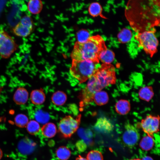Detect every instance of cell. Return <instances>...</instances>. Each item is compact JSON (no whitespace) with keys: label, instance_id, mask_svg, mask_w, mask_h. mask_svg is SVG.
Instances as JSON below:
<instances>
[{"label":"cell","instance_id":"cell-1","mask_svg":"<svg viewBox=\"0 0 160 160\" xmlns=\"http://www.w3.org/2000/svg\"><path fill=\"white\" fill-rule=\"evenodd\" d=\"M160 0H128L125 15L137 33L155 29L160 23Z\"/></svg>","mask_w":160,"mask_h":160},{"label":"cell","instance_id":"cell-2","mask_svg":"<svg viewBox=\"0 0 160 160\" xmlns=\"http://www.w3.org/2000/svg\"><path fill=\"white\" fill-rule=\"evenodd\" d=\"M116 80L114 66L111 64H103L89 79L86 86L80 92V96L85 102H92L96 93L109 85L115 84Z\"/></svg>","mask_w":160,"mask_h":160},{"label":"cell","instance_id":"cell-3","mask_svg":"<svg viewBox=\"0 0 160 160\" xmlns=\"http://www.w3.org/2000/svg\"><path fill=\"white\" fill-rule=\"evenodd\" d=\"M107 49L103 38L97 35L90 36L85 42H76L71 56L72 60H90L99 63L100 55Z\"/></svg>","mask_w":160,"mask_h":160},{"label":"cell","instance_id":"cell-4","mask_svg":"<svg viewBox=\"0 0 160 160\" xmlns=\"http://www.w3.org/2000/svg\"><path fill=\"white\" fill-rule=\"evenodd\" d=\"M99 63L90 60H72L70 68L72 76L77 79L80 84L85 82L95 73L99 68Z\"/></svg>","mask_w":160,"mask_h":160},{"label":"cell","instance_id":"cell-5","mask_svg":"<svg viewBox=\"0 0 160 160\" xmlns=\"http://www.w3.org/2000/svg\"><path fill=\"white\" fill-rule=\"evenodd\" d=\"M155 29L137 33L135 36L146 53L152 57L157 51L158 41L155 33Z\"/></svg>","mask_w":160,"mask_h":160},{"label":"cell","instance_id":"cell-6","mask_svg":"<svg viewBox=\"0 0 160 160\" xmlns=\"http://www.w3.org/2000/svg\"><path fill=\"white\" fill-rule=\"evenodd\" d=\"M81 114L76 118L67 116L61 119L58 124V131L65 138H70L78 129L81 121Z\"/></svg>","mask_w":160,"mask_h":160},{"label":"cell","instance_id":"cell-7","mask_svg":"<svg viewBox=\"0 0 160 160\" xmlns=\"http://www.w3.org/2000/svg\"><path fill=\"white\" fill-rule=\"evenodd\" d=\"M160 117L149 115L143 119L141 122V126L143 131L148 135L153 136V134L159 130Z\"/></svg>","mask_w":160,"mask_h":160},{"label":"cell","instance_id":"cell-8","mask_svg":"<svg viewBox=\"0 0 160 160\" xmlns=\"http://www.w3.org/2000/svg\"><path fill=\"white\" fill-rule=\"evenodd\" d=\"M124 128L122 135L123 141L127 146L132 147L138 141L140 138V134L136 128L129 123L125 124Z\"/></svg>","mask_w":160,"mask_h":160},{"label":"cell","instance_id":"cell-9","mask_svg":"<svg viewBox=\"0 0 160 160\" xmlns=\"http://www.w3.org/2000/svg\"><path fill=\"white\" fill-rule=\"evenodd\" d=\"M113 126L110 121L105 117L98 118L94 125L95 129L103 133H109L113 129Z\"/></svg>","mask_w":160,"mask_h":160},{"label":"cell","instance_id":"cell-10","mask_svg":"<svg viewBox=\"0 0 160 160\" xmlns=\"http://www.w3.org/2000/svg\"><path fill=\"white\" fill-rule=\"evenodd\" d=\"M33 28L19 22L12 28L13 33L17 36L22 37H27L31 33Z\"/></svg>","mask_w":160,"mask_h":160},{"label":"cell","instance_id":"cell-11","mask_svg":"<svg viewBox=\"0 0 160 160\" xmlns=\"http://www.w3.org/2000/svg\"><path fill=\"white\" fill-rule=\"evenodd\" d=\"M29 97V93L25 88L20 87L15 92L13 96L15 102L19 105H24L27 102Z\"/></svg>","mask_w":160,"mask_h":160},{"label":"cell","instance_id":"cell-12","mask_svg":"<svg viewBox=\"0 0 160 160\" xmlns=\"http://www.w3.org/2000/svg\"><path fill=\"white\" fill-rule=\"evenodd\" d=\"M30 98L33 104L40 105L44 102L46 96L44 90L41 89L33 90L31 93Z\"/></svg>","mask_w":160,"mask_h":160},{"label":"cell","instance_id":"cell-13","mask_svg":"<svg viewBox=\"0 0 160 160\" xmlns=\"http://www.w3.org/2000/svg\"><path fill=\"white\" fill-rule=\"evenodd\" d=\"M130 108V103L126 100L120 99L117 101L115 104L116 111L121 115H125L128 113Z\"/></svg>","mask_w":160,"mask_h":160},{"label":"cell","instance_id":"cell-14","mask_svg":"<svg viewBox=\"0 0 160 160\" xmlns=\"http://www.w3.org/2000/svg\"><path fill=\"white\" fill-rule=\"evenodd\" d=\"M154 95L153 88L151 86H145L142 87L139 90V98L147 102H149Z\"/></svg>","mask_w":160,"mask_h":160},{"label":"cell","instance_id":"cell-15","mask_svg":"<svg viewBox=\"0 0 160 160\" xmlns=\"http://www.w3.org/2000/svg\"><path fill=\"white\" fill-rule=\"evenodd\" d=\"M41 130L43 135L47 138L54 137L57 132V127L55 124L49 122L45 124L42 127Z\"/></svg>","mask_w":160,"mask_h":160},{"label":"cell","instance_id":"cell-16","mask_svg":"<svg viewBox=\"0 0 160 160\" xmlns=\"http://www.w3.org/2000/svg\"><path fill=\"white\" fill-rule=\"evenodd\" d=\"M51 99L53 104L56 105L60 106L65 103L67 100V96L63 92L58 91L53 94Z\"/></svg>","mask_w":160,"mask_h":160},{"label":"cell","instance_id":"cell-17","mask_svg":"<svg viewBox=\"0 0 160 160\" xmlns=\"http://www.w3.org/2000/svg\"><path fill=\"white\" fill-rule=\"evenodd\" d=\"M43 7L41 0H30L28 3V11L31 14H37L41 11Z\"/></svg>","mask_w":160,"mask_h":160},{"label":"cell","instance_id":"cell-18","mask_svg":"<svg viewBox=\"0 0 160 160\" xmlns=\"http://www.w3.org/2000/svg\"><path fill=\"white\" fill-rule=\"evenodd\" d=\"M88 10L90 15L93 17L99 16L102 18H106L102 15V7L100 4L98 2L91 3L89 7Z\"/></svg>","mask_w":160,"mask_h":160},{"label":"cell","instance_id":"cell-19","mask_svg":"<svg viewBox=\"0 0 160 160\" xmlns=\"http://www.w3.org/2000/svg\"><path fill=\"white\" fill-rule=\"evenodd\" d=\"M108 100L109 97L107 92L102 90L96 93L93 98V101L95 103L100 106L107 104Z\"/></svg>","mask_w":160,"mask_h":160},{"label":"cell","instance_id":"cell-20","mask_svg":"<svg viewBox=\"0 0 160 160\" xmlns=\"http://www.w3.org/2000/svg\"><path fill=\"white\" fill-rule=\"evenodd\" d=\"M115 58L114 53L110 49H106L102 52L99 56V60L105 64H111Z\"/></svg>","mask_w":160,"mask_h":160},{"label":"cell","instance_id":"cell-21","mask_svg":"<svg viewBox=\"0 0 160 160\" xmlns=\"http://www.w3.org/2000/svg\"><path fill=\"white\" fill-rule=\"evenodd\" d=\"M131 31L127 28H124L121 29L117 35L118 40L122 43H125L129 42L132 37Z\"/></svg>","mask_w":160,"mask_h":160},{"label":"cell","instance_id":"cell-22","mask_svg":"<svg viewBox=\"0 0 160 160\" xmlns=\"http://www.w3.org/2000/svg\"><path fill=\"white\" fill-rule=\"evenodd\" d=\"M154 143L153 137L147 135L142 138L140 143V146L143 150L148 151L152 148Z\"/></svg>","mask_w":160,"mask_h":160},{"label":"cell","instance_id":"cell-23","mask_svg":"<svg viewBox=\"0 0 160 160\" xmlns=\"http://www.w3.org/2000/svg\"><path fill=\"white\" fill-rule=\"evenodd\" d=\"M56 155L60 160H67L70 157L71 152L67 147L64 146L59 147L56 151Z\"/></svg>","mask_w":160,"mask_h":160},{"label":"cell","instance_id":"cell-24","mask_svg":"<svg viewBox=\"0 0 160 160\" xmlns=\"http://www.w3.org/2000/svg\"><path fill=\"white\" fill-rule=\"evenodd\" d=\"M25 127L29 133L33 135L37 134L40 129L39 123L35 120L29 121Z\"/></svg>","mask_w":160,"mask_h":160},{"label":"cell","instance_id":"cell-25","mask_svg":"<svg viewBox=\"0 0 160 160\" xmlns=\"http://www.w3.org/2000/svg\"><path fill=\"white\" fill-rule=\"evenodd\" d=\"M15 123L18 127L20 128L25 127L29 121L27 116L23 114H19L15 118Z\"/></svg>","mask_w":160,"mask_h":160},{"label":"cell","instance_id":"cell-26","mask_svg":"<svg viewBox=\"0 0 160 160\" xmlns=\"http://www.w3.org/2000/svg\"><path fill=\"white\" fill-rule=\"evenodd\" d=\"M77 42L84 43L86 42L90 37L89 31L86 30L81 29L77 33Z\"/></svg>","mask_w":160,"mask_h":160},{"label":"cell","instance_id":"cell-27","mask_svg":"<svg viewBox=\"0 0 160 160\" xmlns=\"http://www.w3.org/2000/svg\"><path fill=\"white\" fill-rule=\"evenodd\" d=\"M86 159L87 160H103L101 153L97 150L89 151L87 155Z\"/></svg>","mask_w":160,"mask_h":160},{"label":"cell","instance_id":"cell-28","mask_svg":"<svg viewBox=\"0 0 160 160\" xmlns=\"http://www.w3.org/2000/svg\"><path fill=\"white\" fill-rule=\"evenodd\" d=\"M35 118L36 121L39 123H45L48 121L49 116L46 113L41 111H39L36 113Z\"/></svg>","mask_w":160,"mask_h":160},{"label":"cell","instance_id":"cell-29","mask_svg":"<svg viewBox=\"0 0 160 160\" xmlns=\"http://www.w3.org/2000/svg\"><path fill=\"white\" fill-rule=\"evenodd\" d=\"M10 35L5 31L0 30V47L2 46Z\"/></svg>","mask_w":160,"mask_h":160},{"label":"cell","instance_id":"cell-30","mask_svg":"<svg viewBox=\"0 0 160 160\" xmlns=\"http://www.w3.org/2000/svg\"><path fill=\"white\" fill-rule=\"evenodd\" d=\"M76 160H87L86 159L84 158L80 155H79L78 157H77Z\"/></svg>","mask_w":160,"mask_h":160},{"label":"cell","instance_id":"cell-31","mask_svg":"<svg viewBox=\"0 0 160 160\" xmlns=\"http://www.w3.org/2000/svg\"><path fill=\"white\" fill-rule=\"evenodd\" d=\"M141 160H153V159L149 156H146L143 157Z\"/></svg>","mask_w":160,"mask_h":160},{"label":"cell","instance_id":"cell-32","mask_svg":"<svg viewBox=\"0 0 160 160\" xmlns=\"http://www.w3.org/2000/svg\"><path fill=\"white\" fill-rule=\"evenodd\" d=\"M3 156V153L1 149L0 148V160L2 157Z\"/></svg>","mask_w":160,"mask_h":160},{"label":"cell","instance_id":"cell-33","mask_svg":"<svg viewBox=\"0 0 160 160\" xmlns=\"http://www.w3.org/2000/svg\"><path fill=\"white\" fill-rule=\"evenodd\" d=\"M129 160H141L139 159H131Z\"/></svg>","mask_w":160,"mask_h":160}]
</instances>
